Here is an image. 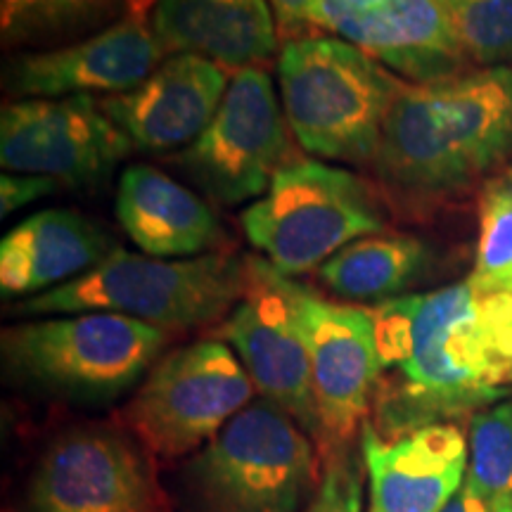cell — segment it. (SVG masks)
<instances>
[{"mask_svg": "<svg viewBox=\"0 0 512 512\" xmlns=\"http://www.w3.org/2000/svg\"><path fill=\"white\" fill-rule=\"evenodd\" d=\"M382 375L370 425L399 439L508 396L512 292L477 294L470 283L373 306Z\"/></svg>", "mask_w": 512, "mask_h": 512, "instance_id": "cell-1", "label": "cell"}, {"mask_svg": "<svg viewBox=\"0 0 512 512\" xmlns=\"http://www.w3.org/2000/svg\"><path fill=\"white\" fill-rule=\"evenodd\" d=\"M512 157V67L408 83L373 169L403 195H446Z\"/></svg>", "mask_w": 512, "mask_h": 512, "instance_id": "cell-2", "label": "cell"}, {"mask_svg": "<svg viewBox=\"0 0 512 512\" xmlns=\"http://www.w3.org/2000/svg\"><path fill=\"white\" fill-rule=\"evenodd\" d=\"M278 86L287 126L306 152L373 166L408 83L344 38L299 36L280 50Z\"/></svg>", "mask_w": 512, "mask_h": 512, "instance_id": "cell-3", "label": "cell"}, {"mask_svg": "<svg viewBox=\"0 0 512 512\" xmlns=\"http://www.w3.org/2000/svg\"><path fill=\"white\" fill-rule=\"evenodd\" d=\"M249 292V259L202 254L157 259L117 249L72 283L12 304V316H62L105 311L143 320L166 332L214 323Z\"/></svg>", "mask_w": 512, "mask_h": 512, "instance_id": "cell-4", "label": "cell"}, {"mask_svg": "<svg viewBox=\"0 0 512 512\" xmlns=\"http://www.w3.org/2000/svg\"><path fill=\"white\" fill-rule=\"evenodd\" d=\"M311 434L271 401H252L188 460L190 512H302L318 494Z\"/></svg>", "mask_w": 512, "mask_h": 512, "instance_id": "cell-5", "label": "cell"}, {"mask_svg": "<svg viewBox=\"0 0 512 512\" xmlns=\"http://www.w3.org/2000/svg\"><path fill=\"white\" fill-rule=\"evenodd\" d=\"M171 332L119 313H62L3 330V366L17 382L64 399H112L157 363Z\"/></svg>", "mask_w": 512, "mask_h": 512, "instance_id": "cell-6", "label": "cell"}, {"mask_svg": "<svg viewBox=\"0 0 512 512\" xmlns=\"http://www.w3.org/2000/svg\"><path fill=\"white\" fill-rule=\"evenodd\" d=\"M242 230L275 271L294 278L354 240L382 233L384 219L363 178L316 159H292L242 211Z\"/></svg>", "mask_w": 512, "mask_h": 512, "instance_id": "cell-7", "label": "cell"}, {"mask_svg": "<svg viewBox=\"0 0 512 512\" xmlns=\"http://www.w3.org/2000/svg\"><path fill=\"white\" fill-rule=\"evenodd\" d=\"M252 394V377L233 347L202 339L159 358L126 406V422L150 453L181 458L207 446Z\"/></svg>", "mask_w": 512, "mask_h": 512, "instance_id": "cell-8", "label": "cell"}, {"mask_svg": "<svg viewBox=\"0 0 512 512\" xmlns=\"http://www.w3.org/2000/svg\"><path fill=\"white\" fill-rule=\"evenodd\" d=\"M283 102L261 67L238 69L219 112L178 162L209 200L223 207L261 197L292 162Z\"/></svg>", "mask_w": 512, "mask_h": 512, "instance_id": "cell-9", "label": "cell"}, {"mask_svg": "<svg viewBox=\"0 0 512 512\" xmlns=\"http://www.w3.org/2000/svg\"><path fill=\"white\" fill-rule=\"evenodd\" d=\"M268 273L309 351L325 444H349L368 420L382 375L373 309L328 302L271 264Z\"/></svg>", "mask_w": 512, "mask_h": 512, "instance_id": "cell-10", "label": "cell"}, {"mask_svg": "<svg viewBox=\"0 0 512 512\" xmlns=\"http://www.w3.org/2000/svg\"><path fill=\"white\" fill-rule=\"evenodd\" d=\"M133 150L93 95L12 100L0 112V164L10 174L83 188L110 176Z\"/></svg>", "mask_w": 512, "mask_h": 512, "instance_id": "cell-11", "label": "cell"}, {"mask_svg": "<svg viewBox=\"0 0 512 512\" xmlns=\"http://www.w3.org/2000/svg\"><path fill=\"white\" fill-rule=\"evenodd\" d=\"M164 55L152 0H136L124 15L91 36L17 55L5 67L3 83L17 100L121 95L140 86Z\"/></svg>", "mask_w": 512, "mask_h": 512, "instance_id": "cell-12", "label": "cell"}, {"mask_svg": "<svg viewBox=\"0 0 512 512\" xmlns=\"http://www.w3.org/2000/svg\"><path fill=\"white\" fill-rule=\"evenodd\" d=\"M24 512H159L150 460L110 427H76L38 460Z\"/></svg>", "mask_w": 512, "mask_h": 512, "instance_id": "cell-13", "label": "cell"}, {"mask_svg": "<svg viewBox=\"0 0 512 512\" xmlns=\"http://www.w3.org/2000/svg\"><path fill=\"white\" fill-rule=\"evenodd\" d=\"M221 337L235 349L256 392L325 444L309 351L266 259H249V292L228 313Z\"/></svg>", "mask_w": 512, "mask_h": 512, "instance_id": "cell-14", "label": "cell"}, {"mask_svg": "<svg viewBox=\"0 0 512 512\" xmlns=\"http://www.w3.org/2000/svg\"><path fill=\"white\" fill-rule=\"evenodd\" d=\"M316 27L335 31L418 86L453 79L470 64L439 0H384L373 10L316 0Z\"/></svg>", "mask_w": 512, "mask_h": 512, "instance_id": "cell-15", "label": "cell"}, {"mask_svg": "<svg viewBox=\"0 0 512 512\" xmlns=\"http://www.w3.org/2000/svg\"><path fill=\"white\" fill-rule=\"evenodd\" d=\"M228 83L226 67L207 57L178 53L133 91L110 95L100 105L136 150L166 152L202 136L219 112Z\"/></svg>", "mask_w": 512, "mask_h": 512, "instance_id": "cell-16", "label": "cell"}, {"mask_svg": "<svg viewBox=\"0 0 512 512\" xmlns=\"http://www.w3.org/2000/svg\"><path fill=\"white\" fill-rule=\"evenodd\" d=\"M361 453L370 477V512H441L465 484L470 446L456 425H430L384 439L366 420Z\"/></svg>", "mask_w": 512, "mask_h": 512, "instance_id": "cell-17", "label": "cell"}, {"mask_svg": "<svg viewBox=\"0 0 512 512\" xmlns=\"http://www.w3.org/2000/svg\"><path fill=\"white\" fill-rule=\"evenodd\" d=\"M117 249L112 235L79 211H36L0 242V292L5 299L36 297L72 283Z\"/></svg>", "mask_w": 512, "mask_h": 512, "instance_id": "cell-18", "label": "cell"}, {"mask_svg": "<svg viewBox=\"0 0 512 512\" xmlns=\"http://www.w3.org/2000/svg\"><path fill=\"white\" fill-rule=\"evenodd\" d=\"M117 219L140 252L157 259L202 256L221 242L214 209L155 166L124 169L117 188Z\"/></svg>", "mask_w": 512, "mask_h": 512, "instance_id": "cell-19", "label": "cell"}, {"mask_svg": "<svg viewBox=\"0 0 512 512\" xmlns=\"http://www.w3.org/2000/svg\"><path fill=\"white\" fill-rule=\"evenodd\" d=\"M155 31L166 53L200 55L226 69L259 67L278 50L268 0H157Z\"/></svg>", "mask_w": 512, "mask_h": 512, "instance_id": "cell-20", "label": "cell"}, {"mask_svg": "<svg viewBox=\"0 0 512 512\" xmlns=\"http://www.w3.org/2000/svg\"><path fill=\"white\" fill-rule=\"evenodd\" d=\"M430 264V249L406 233L358 238L318 268L320 283L344 302L384 304L396 299Z\"/></svg>", "mask_w": 512, "mask_h": 512, "instance_id": "cell-21", "label": "cell"}, {"mask_svg": "<svg viewBox=\"0 0 512 512\" xmlns=\"http://www.w3.org/2000/svg\"><path fill=\"white\" fill-rule=\"evenodd\" d=\"M136 0H0L3 48H41L91 36L119 19Z\"/></svg>", "mask_w": 512, "mask_h": 512, "instance_id": "cell-22", "label": "cell"}, {"mask_svg": "<svg viewBox=\"0 0 512 512\" xmlns=\"http://www.w3.org/2000/svg\"><path fill=\"white\" fill-rule=\"evenodd\" d=\"M470 460L465 484L494 505H512V399L470 418Z\"/></svg>", "mask_w": 512, "mask_h": 512, "instance_id": "cell-23", "label": "cell"}, {"mask_svg": "<svg viewBox=\"0 0 512 512\" xmlns=\"http://www.w3.org/2000/svg\"><path fill=\"white\" fill-rule=\"evenodd\" d=\"M477 294L512 292V183L496 178L479 202V242L475 268L467 278Z\"/></svg>", "mask_w": 512, "mask_h": 512, "instance_id": "cell-24", "label": "cell"}, {"mask_svg": "<svg viewBox=\"0 0 512 512\" xmlns=\"http://www.w3.org/2000/svg\"><path fill=\"white\" fill-rule=\"evenodd\" d=\"M465 57L479 67H512V0H439Z\"/></svg>", "mask_w": 512, "mask_h": 512, "instance_id": "cell-25", "label": "cell"}, {"mask_svg": "<svg viewBox=\"0 0 512 512\" xmlns=\"http://www.w3.org/2000/svg\"><path fill=\"white\" fill-rule=\"evenodd\" d=\"M363 505V479L361 467L342 453L330 463L320 479L318 494L304 512H361Z\"/></svg>", "mask_w": 512, "mask_h": 512, "instance_id": "cell-26", "label": "cell"}, {"mask_svg": "<svg viewBox=\"0 0 512 512\" xmlns=\"http://www.w3.org/2000/svg\"><path fill=\"white\" fill-rule=\"evenodd\" d=\"M57 181L48 176L34 174H5L0 178V216L8 219L17 209L41 200V197L53 195L57 190Z\"/></svg>", "mask_w": 512, "mask_h": 512, "instance_id": "cell-27", "label": "cell"}, {"mask_svg": "<svg viewBox=\"0 0 512 512\" xmlns=\"http://www.w3.org/2000/svg\"><path fill=\"white\" fill-rule=\"evenodd\" d=\"M278 31L294 34L304 27H316V0H268Z\"/></svg>", "mask_w": 512, "mask_h": 512, "instance_id": "cell-28", "label": "cell"}, {"mask_svg": "<svg viewBox=\"0 0 512 512\" xmlns=\"http://www.w3.org/2000/svg\"><path fill=\"white\" fill-rule=\"evenodd\" d=\"M441 512H494V508H491V503H486L484 498H479L470 486L463 484Z\"/></svg>", "mask_w": 512, "mask_h": 512, "instance_id": "cell-29", "label": "cell"}, {"mask_svg": "<svg viewBox=\"0 0 512 512\" xmlns=\"http://www.w3.org/2000/svg\"><path fill=\"white\" fill-rule=\"evenodd\" d=\"M349 5H354V8H363V10H373L377 5H382L384 0H347Z\"/></svg>", "mask_w": 512, "mask_h": 512, "instance_id": "cell-30", "label": "cell"}, {"mask_svg": "<svg viewBox=\"0 0 512 512\" xmlns=\"http://www.w3.org/2000/svg\"><path fill=\"white\" fill-rule=\"evenodd\" d=\"M494 512H512V505H494Z\"/></svg>", "mask_w": 512, "mask_h": 512, "instance_id": "cell-31", "label": "cell"}, {"mask_svg": "<svg viewBox=\"0 0 512 512\" xmlns=\"http://www.w3.org/2000/svg\"><path fill=\"white\" fill-rule=\"evenodd\" d=\"M508 178H510V183H512V169H510V174H508Z\"/></svg>", "mask_w": 512, "mask_h": 512, "instance_id": "cell-32", "label": "cell"}]
</instances>
